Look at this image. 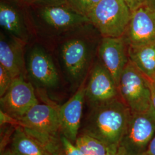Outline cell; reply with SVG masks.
<instances>
[{
    "mask_svg": "<svg viewBox=\"0 0 155 155\" xmlns=\"http://www.w3.org/2000/svg\"><path fill=\"white\" fill-rule=\"evenodd\" d=\"M106 155H125L124 152L120 147L116 149H108Z\"/></svg>",
    "mask_w": 155,
    "mask_h": 155,
    "instance_id": "484cf974",
    "label": "cell"
},
{
    "mask_svg": "<svg viewBox=\"0 0 155 155\" xmlns=\"http://www.w3.org/2000/svg\"><path fill=\"white\" fill-rule=\"evenodd\" d=\"M13 39H7L2 35L0 40V65L11 74L13 79L25 75L23 45Z\"/></svg>",
    "mask_w": 155,
    "mask_h": 155,
    "instance_id": "5bb4252c",
    "label": "cell"
},
{
    "mask_svg": "<svg viewBox=\"0 0 155 155\" xmlns=\"http://www.w3.org/2000/svg\"><path fill=\"white\" fill-rule=\"evenodd\" d=\"M40 15L45 23L56 29H68L90 23L87 17L73 11L67 5L42 7Z\"/></svg>",
    "mask_w": 155,
    "mask_h": 155,
    "instance_id": "4fadbf2b",
    "label": "cell"
},
{
    "mask_svg": "<svg viewBox=\"0 0 155 155\" xmlns=\"http://www.w3.org/2000/svg\"><path fill=\"white\" fill-rule=\"evenodd\" d=\"M127 48L123 37H104L99 48L102 63L110 74L117 86L129 60Z\"/></svg>",
    "mask_w": 155,
    "mask_h": 155,
    "instance_id": "30bf717a",
    "label": "cell"
},
{
    "mask_svg": "<svg viewBox=\"0 0 155 155\" xmlns=\"http://www.w3.org/2000/svg\"><path fill=\"white\" fill-rule=\"evenodd\" d=\"M131 15L124 0H101L87 17L103 38H120L125 32Z\"/></svg>",
    "mask_w": 155,
    "mask_h": 155,
    "instance_id": "3957f363",
    "label": "cell"
},
{
    "mask_svg": "<svg viewBox=\"0 0 155 155\" xmlns=\"http://www.w3.org/2000/svg\"><path fill=\"white\" fill-rule=\"evenodd\" d=\"M61 55L68 75L72 80L79 81L88 64L89 50L87 44L79 39L69 40L62 45Z\"/></svg>",
    "mask_w": 155,
    "mask_h": 155,
    "instance_id": "7c38bea8",
    "label": "cell"
},
{
    "mask_svg": "<svg viewBox=\"0 0 155 155\" xmlns=\"http://www.w3.org/2000/svg\"><path fill=\"white\" fill-rule=\"evenodd\" d=\"M50 155H84L75 144L61 134L58 141L49 150Z\"/></svg>",
    "mask_w": 155,
    "mask_h": 155,
    "instance_id": "d6986e66",
    "label": "cell"
},
{
    "mask_svg": "<svg viewBox=\"0 0 155 155\" xmlns=\"http://www.w3.org/2000/svg\"><path fill=\"white\" fill-rule=\"evenodd\" d=\"M120 97L132 113L144 112L152 107L147 76L129 60L117 86Z\"/></svg>",
    "mask_w": 155,
    "mask_h": 155,
    "instance_id": "277c9868",
    "label": "cell"
},
{
    "mask_svg": "<svg viewBox=\"0 0 155 155\" xmlns=\"http://www.w3.org/2000/svg\"><path fill=\"white\" fill-rule=\"evenodd\" d=\"M1 155H18L16 153H15V152H13L12 150L10 148L8 150H4L2 152V153H1Z\"/></svg>",
    "mask_w": 155,
    "mask_h": 155,
    "instance_id": "4316f807",
    "label": "cell"
},
{
    "mask_svg": "<svg viewBox=\"0 0 155 155\" xmlns=\"http://www.w3.org/2000/svg\"><path fill=\"white\" fill-rule=\"evenodd\" d=\"M30 4L41 7L50 6L67 5V0H24Z\"/></svg>",
    "mask_w": 155,
    "mask_h": 155,
    "instance_id": "7402d4cb",
    "label": "cell"
},
{
    "mask_svg": "<svg viewBox=\"0 0 155 155\" xmlns=\"http://www.w3.org/2000/svg\"><path fill=\"white\" fill-rule=\"evenodd\" d=\"M0 25L12 38L25 44L27 35L21 16L13 6L4 2L0 4Z\"/></svg>",
    "mask_w": 155,
    "mask_h": 155,
    "instance_id": "9a60e30c",
    "label": "cell"
},
{
    "mask_svg": "<svg viewBox=\"0 0 155 155\" xmlns=\"http://www.w3.org/2000/svg\"><path fill=\"white\" fill-rule=\"evenodd\" d=\"M27 70L30 77L39 87L52 89L59 82V74L52 59L44 50L33 48L28 56Z\"/></svg>",
    "mask_w": 155,
    "mask_h": 155,
    "instance_id": "8fae6325",
    "label": "cell"
},
{
    "mask_svg": "<svg viewBox=\"0 0 155 155\" xmlns=\"http://www.w3.org/2000/svg\"><path fill=\"white\" fill-rule=\"evenodd\" d=\"M131 114L120 97L91 106L82 133L99 140L107 149L118 148Z\"/></svg>",
    "mask_w": 155,
    "mask_h": 155,
    "instance_id": "6da1fadb",
    "label": "cell"
},
{
    "mask_svg": "<svg viewBox=\"0 0 155 155\" xmlns=\"http://www.w3.org/2000/svg\"><path fill=\"white\" fill-rule=\"evenodd\" d=\"M155 136V111L132 113L119 147L125 155H143Z\"/></svg>",
    "mask_w": 155,
    "mask_h": 155,
    "instance_id": "5b68a950",
    "label": "cell"
},
{
    "mask_svg": "<svg viewBox=\"0 0 155 155\" xmlns=\"http://www.w3.org/2000/svg\"><path fill=\"white\" fill-rule=\"evenodd\" d=\"M147 78L150 90L152 107L155 111V76L152 77H147Z\"/></svg>",
    "mask_w": 155,
    "mask_h": 155,
    "instance_id": "603a6c76",
    "label": "cell"
},
{
    "mask_svg": "<svg viewBox=\"0 0 155 155\" xmlns=\"http://www.w3.org/2000/svg\"><path fill=\"white\" fill-rule=\"evenodd\" d=\"M59 106L38 104L18 120L25 132L48 150L59 139L61 129ZM49 153V152H48Z\"/></svg>",
    "mask_w": 155,
    "mask_h": 155,
    "instance_id": "7a4b0ae2",
    "label": "cell"
},
{
    "mask_svg": "<svg viewBox=\"0 0 155 155\" xmlns=\"http://www.w3.org/2000/svg\"><path fill=\"white\" fill-rule=\"evenodd\" d=\"M119 97L117 86L110 74L102 63H97L85 87V97L90 107Z\"/></svg>",
    "mask_w": 155,
    "mask_h": 155,
    "instance_id": "ba28073f",
    "label": "cell"
},
{
    "mask_svg": "<svg viewBox=\"0 0 155 155\" xmlns=\"http://www.w3.org/2000/svg\"><path fill=\"white\" fill-rule=\"evenodd\" d=\"M85 87L83 81L72 97L58 108L61 133L74 144L77 139L80 127L86 98Z\"/></svg>",
    "mask_w": 155,
    "mask_h": 155,
    "instance_id": "9c48e42d",
    "label": "cell"
},
{
    "mask_svg": "<svg viewBox=\"0 0 155 155\" xmlns=\"http://www.w3.org/2000/svg\"><path fill=\"white\" fill-rule=\"evenodd\" d=\"M122 37L127 46L155 43V9L145 4L132 12L130 21Z\"/></svg>",
    "mask_w": 155,
    "mask_h": 155,
    "instance_id": "52a82bcc",
    "label": "cell"
},
{
    "mask_svg": "<svg viewBox=\"0 0 155 155\" xmlns=\"http://www.w3.org/2000/svg\"><path fill=\"white\" fill-rule=\"evenodd\" d=\"M11 149L18 155H50L45 147L18 125L12 135Z\"/></svg>",
    "mask_w": 155,
    "mask_h": 155,
    "instance_id": "e0dca14e",
    "label": "cell"
},
{
    "mask_svg": "<svg viewBox=\"0 0 155 155\" xmlns=\"http://www.w3.org/2000/svg\"><path fill=\"white\" fill-rule=\"evenodd\" d=\"M38 103L33 85L25 80V76L15 78L0 100L1 110L16 120Z\"/></svg>",
    "mask_w": 155,
    "mask_h": 155,
    "instance_id": "8992f818",
    "label": "cell"
},
{
    "mask_svg": "<svg viewBox=\"0 0 155 155\" xmlns=\"http://www.w3.org/2000/svg\"><path fill=\"white\" fill-rule=\"evenodd\" d=\"M146 4L151 8L155 9V0H147Z\"/></svg>",
    "mask_w": 155,
    "mask_h": 155,
    "instance_id": "83f0119b",
    "label": "cell"
},
{
    "mask_svg": "<svg viewBox=\"0 0 155 155\" xmlns=\"http://www.w3.org/2000/svg\"><path fill=\"white\" fill-rule=\"evenodd\" d=\"M129 59L148 77L155 76V43L141 46H128Z\"/></svg>",
    "mask_w": 155,
    "mask_h": 155,
    "instance_id": "2e32d148",
    "label": "cell"
},
{
    "mask_svg": "<svg viewBox=\"0 0 155 155\" xmlns=\"http://www.w3.org/2000/svg\"><path fill=\"white\" fill-rule=\"evenodd\" d=\"M11 74L0 65V97H2L10 87L13 80Z\"/></svg>",
    "mask_w": 155,
    "mask_h": 155,
    "instance_id": "44dd1931",
    "label": "cell"
},
{
    "mask_svg": "<svg viewBox=\"0 0 155 155\" xmlns=\"http://www.w3.org/2000/svg\"><path fill=\"white\" fill-rule=\"evenodd\" d=\"M101 0H67V5L73 11L87 17L95 6Z\"/></svg>",
    "mask_w": 155,
    "mask_h": 155,
    "instance_id": "ffe728a7",
    "label": "cell"
},
{
    "mask_svg": "<svg viewBox=\"0 0 155 155\" xmlns=\"http://www.w3.org/2000/svg\"><path fill=\"white\" fill-rule=\"evenodd\" d=\"M143 155H155V136L151 140L147 150Z\"/></svg>",
    "mask_w": 155,
    "mask_h": 155,
    "instance_id": "d4e9b609",
    "label": "cell"
},
{
    "mask_svg": "<svg viewBox=\"0 0 155 155\" xmlns=\"http://www.w3.org/2000/svg\"><path fill=\"white\" fill-rule=\"evenodd\" d=\"M75 145L84 155H106L108 150L99 140L84 133L78 136Z\"/></svg>",
    "mask_w": 155,
    "mask_h": 155,
    "instance_id": "ac0fdd59",
    "label": "cell"
},
{
    "mask_svg": "<svg viewBox=\"0 0 155 155\" xmlns=\"http://www.w3.org/2000/svg\"><path fill=\"white\" fill-rule=\"evenodd\" d=\"M147 1V0H124L132 12L146 4Z\"/></svg>",
    "mask_w": 155,
    "mask_h": 155,
    "instance_id": "cb8c5ba5",
    "label": "cell"
}]
</instances>
